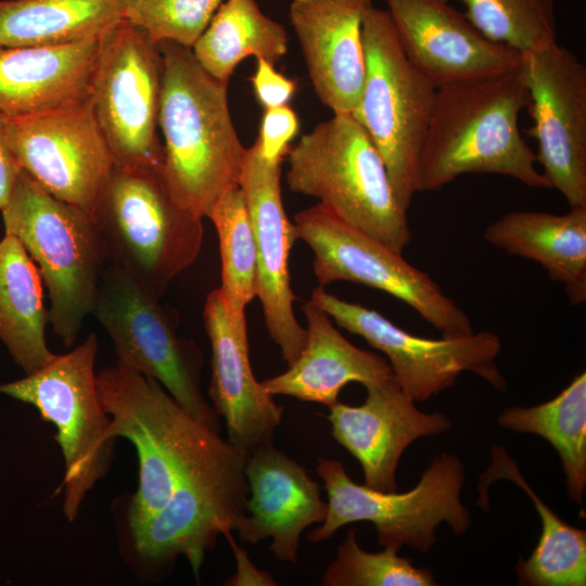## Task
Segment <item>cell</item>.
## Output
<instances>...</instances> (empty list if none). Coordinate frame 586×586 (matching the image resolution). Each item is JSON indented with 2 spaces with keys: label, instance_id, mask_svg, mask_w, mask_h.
Returning <instances> with one entry per match:
<instances>
[{
  "label": "cell",
  "instance_id": "9c48e42d",
  "mask_svg": "<svg viewBox=\"0 0 586 586\" xmlns=\"http://www.w3.org/2000/svg\"><path fill=\"white\" fill-rule=\"evenodd\" d=\"M366 72L352 114L381 154L408 209L418 192L420 155L436 87L406 58L386 10L372 7L362 23Z\"/></svg>",
  "mask_w": 586,
  "mask_h": 586
},
{
  "label": "cell",
  "instance_id": "2e32d148",
  "mask_svg": "<svg viewBox=\"0 0 586 586\" xmlns=\"http://www.w3.org/2000/svg\"><path fill=\"white\" fill-rule=\"evenodd\" d=\"M7 137L22 169L42 189L93 212L114 162L89 98L43 113L7 116Z\"/></svg>",
  "mask_w": 586,
  "mask_h": 586
},
{
  "label": "cell",
  "instance_id": "e0dca14e",
  "mask_svg": "<svg viewBox=\"0 0 586 586\" xmlns=\"http://www.w3.org/2000/svg\"><path fill=\"white\" fill-rule=\"evenodd\" d=\"M281 163L265 160L256 142L247 148L239 186L249 208L256 245L257 293L269 336L288 366L306 343V329L294 315L289 272L290 251L297 240L281 198Z\"/></svg>",
  "mask_w": 586,
  "mask_h": 586
},
{
  "label": "cell",
  "instance_id": "8992f818",
  "mask_svg": "<svg viewBox=\"0 0 586 586\" xmlns=\"http://www.w3.org/2000/svg\"><path fill=\"white\" fill-rule=\"evenodd\" d=\"M91 215L109 263L160 298L202 249L203 218L174 200L162 169L114 166Z\"/></svg>",
  "mask_w": 586,
  "mask_h": 586
},
{
  "label": "cell",
  "instance_id": "52a82bcc",
  "mask_svg": "<svg viewBox=\"0 0 586 586\" xmlns=\"http://www.w3.org/2000/svg\"><path fill=\"white\" fill-rule=\"evenodd\" d=\"M95 333L24 378L0 384V394L33 406L55 429L64 459L63 512L75 521L87 494L109 472L115 438L98 393Z\"/></svg>",
  "mask_w": 586,
  "mask_h": 586
},
{
  "label": "cell",
  "instance_id": "ffe728a7",
  "mask_svg": "<svg viewBox=\"0 0 586 586\" xmlns=\"http://www.w3.org/2000/svg\"><path fill=\"white\" fill-rule=\"evenodd\" d=\"M203 318L212 349V406L224 419L227 441L249 457L273 444L284 409L254 377L246 320L230 316L219 289L207 294Z\"/></svg>",
  "mask_w": 586,
  "mask_h": 586
},
{
  "label": "cell",
  "instance_id": "e575fe53",
  "mask_svg": "<svg viewBox=\"0 0 586 586\" xmlns=\"http://www.w3.org/2000/svg\"><path fill=\"white\" fill-rule=\"evenodd\" d=\"M298 128V117L289 105L265 110L255 141L260 155L267 161L282 162Z\"/></svg>",
  "mask_w": 586,
  "mask_h": 586
},
{
  "label": "cell",
  "instance_id": "74e56055",
  "mask_svg": "<svg viewBox=\"0 0 586 586\" xmlns=\"http://www.w3.org/2000/svg\"><path fill=\"white\" fill-rule=\"evenodd\" d=\"M232 532L225 533V536L233 551L237 562V571L225 583L230 586L259 585L275 586L277 583L269 572L260 570L254 565L247 552L238 546L232 538Z\"/></svg>",
  "mask_w": 586,
  "mask_h": 586
},
{
  "label": "cell",
  "instance_id": "83f0119b",
  "mask_svg": "<svg viewBox=\"0 0 586 586\" xmlns=\"http://www.w3.org/2000/svg\"><path fill=\"white\" fill-rule=\"evenodd\" d=\"M122 20V0H4L0 1V47L62 46L100 38Z\"/></svg>",
  "mask_w": 586,
  "mask_h": 586
},
{
  "label": "cell",
  "instance_id": "6da1fadb",
  "mask_svg": "<svg viewBox=\"0 0 586 586\" xmlns=\"http://www.w3.org/2000/svg\"><path fill=\"white\" fill-rule=\"evenodd\" d=\"M527 102L521 66L436 87L418 192L440 190L466 174H496L550 189L519 128Z\"/></svg>",
  "mask_w": 586,
  "mask_h": 586
},
{
  "label": "cell",
  "instance_id": "9a60e30c",
  "mask_svg": "<svg viewBox=\"0 0 586 586\" xmlns=\"http://www.w3.org/2000/svg\"><path fill=\"white\" fill-rule=\"evenodd\" d=\"M521 72L542 174L570 207L586 206V67L557 42L525 54Z\"/></svg>",
  "mask_w": 586,
  "mask_h": 586
},
{
  "label": "cell",
  "instance_id": "4dcf8cb0",
  "mask_svg": "<svg viewBox=\"0 0 586 586\" xmlns=\"http://www.w3.org/2000/svg\"><path fill=\"white\" fill-rule=\"evenodd\" d=\"M208 219L219 241L221 285L226 307L235 321L245 320V308L257 293L256 245L244 193L240 186L227 190Z\"/></svg>",
  "mask_w": 586,
  "mask_h": 586
},
{
  "label": "cell",
  "instance_id": "277c9868",
  "mask_svg": "<svg viewBox=\"0 0 586 586\" xmlns=\"http://www.w3.org/2000/svg\"><path fill=\"white\" fill-rule=\"evenodd\" d=\"M112 437L128 440L139 463L138 488L127 510L129 533L169 499L184 474L221 441L154 379L118 365L97 372Z\"/></svg>",
  "mask_w": 586,
  "mask_h": 586
},
{
  "label": "cell",
  "instance_id": "1f68e13d",
  "mask_svg": "<svg viewBox=\"0 0 586 586\" xmlns=\"http://www.w3.org/2000/svg\"><path fill=\"white\" fill-rule=\"evenodd\" d=\"M487 39L522 55L557 43L555 0H458Z\"/></svg>",
  "mask_w": 586,
  "mask_h": 586
},
{
  "label": "cell",
  "instance_id": "7402d4cb",
  "mask_svg": "<svg viewBox=\"0 0 586 586\" xmlns=\"http://www.w3.org/2000/svg\"><path fill=\"white\" fill-rule=\"evenodd\" d=\"M245 475L250 494L235 530L240 540L256 545L270 538L278 560L296 563L302 533L327 517L320 485L273 444L247 457Z\"/></svg>",
  "mask_w": 586,
  "mask_h": 586
},
{
  "label": "cell",
  "instance_id": "44dd1931",
  "mask_svg": "<svg viewBox=\"0 0 586 586\" xmlns=\"http://www.w3.org/2000/svg\"><path fill=\"white\" fill-rule=\"evenodd\" d=\"M372 0H293L289 17L319 100L353 114L366 72L362 23Z\"/></svg>",
  "mask_w": 586,
  "mask_h": 586
},
{
  "label": "cell",
  "instance_id": "ac0fdd59",
  "mask_svg": "<svg viewBox=\"0 0 586 586\" xmlns=\"http://www.w3.org/2000/svg\"><path fill=\"white\" fill-rule=\"evenodd\" d=\"M409 62L435 87L519 68L521 53L481 34L447 0H385Z\"/></svg>",
  "mask_w": 586,
  "mask_h": 586
},
{
  "label": "cell",
  "instance_id": "8d00e7d4",
  "mask_svg": "<svg viewBox=\"0 0 586 586\" xmlns=\"http://www.w3.org/2000/svg\"><path fill=\"white\" fill-rule=\"evenodd\" d=\"M22 167L20 166L7 137V115L0 112V209L10 201Z\"/></svg>",
  "mask_w": 586,
  "mask_h": 586
},
{
  "label": "cell",
  "instance_id": "f546056e",
  "mask_svg": "<svg viewBox=\"0 0 586 586\" xmlns=\"http://www.w3.org/2000/svg\"><path fill=\"white\" fill-rule=\"evenodd\" d=\"M500 426L547 440L558 451L570 498L583 506L586 488V373L576 375L556 397L533 407H508Z\"/></svg>",
  "mask_w": 586,
  "mask_h": 586
},
{
  "label": "cell",
  "instance_id": "7a4b0ae2",
  "mask_svg": "<svg viewBox=\"0 0 586 586\" xmlns=\"http://www.w3.org/2000/svg\"><path fill=\"white\" fill-rule=\"evenodd\" d=\"M160 47L162 175L178 204L208 218L219 198L239 186L247 148L230 115L228 84L209 75L191 48L168 40Z\"/></svg>",
  "mask_w": 586,
  "mask_h": 586
},
{
  "label": "cell",
  "instance_id": "d4e9b609",
  "mask_svg": "<svg viewBox=\"0 0 586 586\" xmlns=\"http://www.w3.org/2000/svg\"><path fill=\"white\" fill-rule=\"evenodd\" d=\"M483 235L491 245L539 264L563 285L572 305L586 302V206L564 214L510 212L489 224Z\"/></svg>",
  "mask_w": 586,
  "mask_h": 586
},
{
  "label": "cell",
  "instance_id": "cb8c5ba5",
  "mask_svg": "<svg viewBox=\"0 0 586 586\" xmlns=\"http://www.w3.org/2000/svg\"><path fill=\"white\" fill-rule=\"evenodd\" d=\"M99 38L62 46L0 47V112L20 117L89 98Z\"/></svg>",
  "mask_w": 586,
  "mask_h": 586
},
{
  "label": "cell",
  "instance_id": "7c38bea8",
  "mask_svg": "<svg viewBox=\"0 0 586 586\" xmlns=\"http://www.w3.org/2000/svg\"><path fill=\"white\" fill-rule=\"evenodd\" d=\"M160 42L122 20L99 38L89 102L114 166L162 169Z\"/></svg>",
  "mask_w": 586,
  "mask_h": 586
},
{
  "label": "cell",
  "instance_id": "d590c367",
  "mask_svg": "<svg viewBox=\"0 0 586 586\" xmlns=\"http://www.w3.org/2000/svg\"><path fill=\"white\" fill-rule=\"evenodd\" d=\"M250 80L257 101L265 110L288 105L296 91V82L265 59H257Z\"/></svg>",
  "mask_w": 586,
  "mask_h": 586
},
{
  "label": "cell",
  "instance_id": "d6a6232c",
  "mask_svg": "<svg viewBox=\"0 0 586 586\" xmlns=\"http://www.w3.org/2000/svg\"><path fill=\"white\" fill-rule=\"evenodd\" d=\"M398 550L384 548L368 552L357 543L356 532L348 531L327 566L323 586H432L437 585L426 568H416L411 559L398 556Z\"/></svg>",
  "mask_w": 586,
  "mask_h": 586
},
{
  "label": "cell",
  "instance_id": "3957f363",
  "mask_svg": "<svg viewBox=\"0 0 586 586\" xmlns=\"http://www.w3.org/2000/svg\"><path fill=\"white\" fill-rule=\"evenodd\" d=\"M286 183L345 222L403 253L411 240L407 211L385 163L352 114H333L290 146Z\"/></svg>",
  "mask_w": 586,
  "mask_h": 586
},
{
  "label": "cell",
  "instance_id": "603a6c76",
  "mask_svg": "<svg viewBox=\"0 0 586 586\" xmlns=\"http://www.w3.org/2000/svg\"><path fill=\"white\" fill-rule=\"evenodd\" d=\"M302 309L307 323L305 346L284 372L262 382L268 394L329 408L348 383L367 387L393 375L386 359L352 344L310 300Z\"/></svg>",
  "mask_w": 586,
  "mask_h": 586
},
{
  "label": "cell",
  "instance_id": "4fadbf2b",
  "mask_svg": "<svg viewBox=\"0 0 586 586\" xmlns=\"http://www.w3.org/2000/svg\"><path fill=\"white\" fill-rule=\"evenodd\" d=\"M294 225L297 239L314 252L318 285L342 280L370 286L411 307L444 336L474 332L469 316L429 273L321 204L298 212Z\"/></svg>",
  "mask_w": 586,
  "mask_h": 586
},
{
  "label": "cell",
  "instance_id": "ba28073f",
  "mask_svg": "<svg viewBox=\"0 0 586 586\" xmlns=\"http://www.w3.org/2000/svg\"><path fill=\"white\" fill-rule=\"evenodd\" d=\"M246 455L222 440L184 474L167 502L129 533L144 577H165L183 557L200 579L206 553L220 535L235 531L246 514Z\"/></svg>",
  "mask_w": 586,
  "mask_h": 586
},
{
  "label": "cell",
  "instance_id": "d6986e66",
  "mask_svg": "<svg viewBox=\"0 0 586 586\" xmlns=\"http://www.w3.org/2000/svg\"><path fill=\"white\" fill-rule=\"evenodd\" d=\"M366 390L361 405L337 402L326 417L334 440L361 464L365 485L396 492V470L405 449L419 437L444 433L451 424L443 413L417 409L394 375Z\"/></svg>",
  "mask_w": 586,
  "mask_h": 586
},
{
  "label": "cell",
  "instance_id": "484cf974",
  "mask_svg": "<svg viewBox=\"0 0 586 586\" xmlns=\"http://www.w3.org/2000/svg\"><path fill=\"white\" fill-rule=\"evenodd\" d=\"M492 461L479 483V505L488 510L487 488L497 480H509L522 488L540 517L542 533L527 560H519L520 585L585 586L586 532L561 520L536 495L519 471L517 462L500 446L491 448Z\"/></svg>",
  "mask_w": 586,
  "mask_h": 586
},
{
  "label": "cell",
  "instance_id": "8fae6325",
  "mask_svg": "<svg viewBox=\"0 0 586 586\" xmlns=\"http://www.w3.org/2000/svg\"><path fill=\"white\" fill-rule=\"evenodd\" d=\"M92 314L112 340L116 365L154 379L198 421L220 433V418L201 388V352L178 335L160 297L107 263Z\"/></svg>",
  "mask_w": 586,
  "mask_h": 586
},
{
  "label": "cell",
  "instance_id": "836d02e7",
  "mask_svg": "<svg viewBox=\"0 0 586 586\" xmlns=\"http://www.w3.org/2000/svg\"><path fill=\"white\" fill-rule=\"evenodd\" d=\"M225 0H122L123 20L157 42L192 48Z\"/></svg>",
  "mask_w": 586,
  "mask_h": 586
},
{
  "label": "cell",
  "instance_id": "5bb4252c",
  "mask_svg": "<svg viewBox=\"0 0 586 586\" xmlns=\"http://www.w3.org/2000/svg\"><path fill=\"white\" fill-rule=\"evenodd\" d=\"M310 301L339 327L382 352L396 382L415 402L451 387L464 371L480 375L497 390L507 386L496 365L500 339L493 332L426 339L403 330L374 309L341 300L324 286L315 288Z\"/></svg>",
  "mask_w": 586,
  "mask_h": 586
},
{
  "label": "cell",
  "instance_id": "4316f807",
  "mask_svg": "<svg viewBox=\"0 0 586 586\" xmlns=\"http://www.w3.org/2000/svg\"><path fill=\"white\" fill-rule=\"evenodd\" d=\"M42 283L21 242L5 234L0 240V340L25 374L55 356L46 340L49 320Z\"/></svg>",
  "mask_w": 586,
  "mask_h": 586
},
{
  "label": "cell",
  "instance_id": "5b68a950",
  "mask_svg": "<svg viewBox=\"0 0 586 586\" xmlns=\"http://www.w3.org/2000/svg\"><path fill=\"white\" fill-rule=\"evenodd\" d=\"M1 212L5 234L21 242L47 288L52 331L72 347L93 313L109 263L92 215L55 199L23 169Z\"/></svg>",
  "mask_w": 586,
  "mask_h": 586
},
{
  "label": "cell",
  "instance_id": "f1b7e54d",
  "mask_svg": "<svg viewBox=\"0 0 586 586\" xmlns=\"http://www.w3.org/2000/svg\"><path fill=\"white\" fill-rule=\"evenodd\" d=\"M201 66L228 84L244 59L276 63L288 51L283 26L260 10L256 0H225L191 48Z\"/></svg>",
  "mask_w": 586,
  "mask_h": 586
},
{
  "label": "cell",
  "instance_id": "30bf717a",
  "mask_svg": "<svg viewBox=\"0 0 586 586\" xmlns=\"http://www.w3.org/2000/svg\"><path fill=\"white\" fill-rule=\"evenodd\" d=\"M316 472L323 481L328 512L307 540L321 543L342 526L367 521L374 524L378 543L399 550L404 545L428 552L436 542L435 531L446 522L456 535L464 533L471 518L461 502L463 466L448 453L436 456L419 483L406 493L381 492L354 482L342 462L322 460Z\"/></svg>",
  "mask_w": 586,
  "mask_h": 586
}]
</instances>
